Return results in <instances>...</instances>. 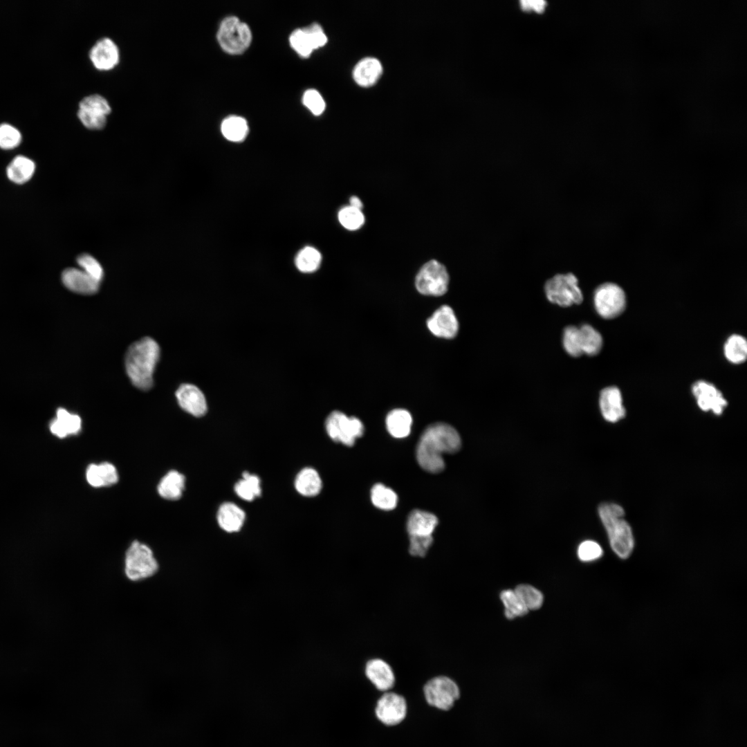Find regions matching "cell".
<instances>
[{
	"mask_svg": "<svg viewBox=\"0 0 747 747\" xmlns=\"http://www.w3.org/2000/svg\"><path fill=\"white\" fill-rule=\"evenodd\" d=\"M64 286L73 292L91 295L98 292L100 283L90 277L82 269L68 268L62 274Z\"/></svg>",
	"mask_w": 747,
	"mask_h": 747,
	"instance_id": "obj_19",
	"label": "cell"
},
{
	"mask_svg": "<svg viewBox=\"0 0 747 747\" xmlns=\"http://www.w3.org/2000/svg\"><path fill=\"white\" fill-rule=\"evenodd\" d=\"M544 292L551 303L562 307L579 304L583 300L578 279L571 273L557 274L548 279L544 285Z\"/></svg>",
	"mask_w": 747,
	"mask_h": 747,
	"instance_id": "obj_6",
	"label": "cell"
},
{
	"mask_svg": "<svg viewBox=\"0 0 747 747\" xmlns=\"http://www.w3.org/2000/svg\"><path fill=\"white\" fill-rule=\"evenodd\" d=\"M89 58L93 66L98 70H110L119 62L118 47L111 39L100 38L91 47Z\"/></svg>",
	"mask_w": 747,
	"mask_h": 747,
	"instance_id": "obj_14",
	"label": "cell"
},
{
	"mask_svg": "<svg viewBox=\"0 0 747 747\" xmlns=\"http://www.w3.org/2000/svg\"><path fill=\"white\" fill-rule=\"evenodd\" d=\"M562 344L565 351L573 357L582 355L579 327L568 326L563 332Z\"/></svg>",
	"mask_w": 747,
	"mask_h": 747,
	"instance_id": "obj_37",
	"label": "cell"
},
{
	"mask_svg": "<svg viewBox=\"0 0 747 747\" xmlns=\"http://www.w3.org/2000/svg\"><path fill=\"white\" fill-rule=\"evenodd\" d=\"M160 348L157 342L145 337L129 346L125 355V368L132 384L142 390L153 385V374L159 359Z\"/></svg>",
	"mask_w": 747,
	"mask_h": 747,
	"instance_id": "obj_2",
	"label": "cell"
},
{
	"mask_svg": "<svg viewBox=\"0 0 747 747\" xmlns=\"http://www.w3.org/2000/svg\"><path fill=\"white\" fill-rule=\"evenodd\" d=\"M221 130L227 140L232 142H239L243 140L247 136L248 126L243 118L231 116L222 122Z\"/></svg>",
	"mask_w": 747,
	"mask_h": 747,
	"instance_id": "obj_29",
	"label": "cell"
},
{
	"mask_svg": "<svg viewBox=\"0 0 747 747\" xmlns=\"http://www.w3.org/2000/svg\"><path fill=\"white\" fill-rule=\"evenodd\" d=\"M88 483L93 487L99 488L115 484L118 480L116 468L108 462L91 464L86 471Z\"/></svg>",
	"mask_w": 747,
	"mask_h": 747,
	"instance_id": "obj_21",
	"label": "cell"
},
{
	"mask_svg": "<svg viewBox=\"0 0 747 747\" xmlns=\"http://www.w3.org/2000/svg\"><path fill=\"white\" fill-rule=\"evenodd\" d=\"M78 265L82 270L93 279L101 282L104 277V270L100 262L89 254H82L77 259Z\"/></svg>",
	"mask_w": 747,
	"mask_h": 747,
	"instance_id": "obj_41",
	"label": "cell"
},
{
	"mask_svg": "<svg viewBox=\"0 0 747 747\" xmlns=\"http://www.w3.org/2000/svg\"><path fill=\"white\" fill-rule=\"evenodd\" d=\"M297 491L305 497H313L322 489V480L317 472L311 468L302 469L295 480Z\"/></svg>",
	"mask_w": 747,
	"mask_h": 747,
	"instance_id": "obj_27",
	"label": "cell"
},
{
	"mask_svg": "<svg viewBox=\"0 0 747 747\" xmlns=\"http://www.w3.org/2000/svg\"><path fill=\"white\" fill-rule=\"evenodd\" d=\"M22 135L19 129L8 122L0 123V148L11 149L21 142Z\"/></svg>",
	"mask_w": 747,
	"mask_h": 747,
	"instance_id": "obj_39",
	"label": "cell"
},
{
	"mask_svg": "<svg viewBox=\"0 0 747 747\" xmlns=\"http://www.w3.org/2000/svg\"><path fill=\"white\" fill-rule=\"evenodd\" d=\"M593 304L599 315L605 319H613L624 311L626 295L618 285L611 282L604 283L595 290Z\"/></svg>",
	"mask_w": 747,
	"mask_h": 747,
	"instance_id": "obj_8",
	"label": "cell"
},
{
	"mask_svg": "<svg viewBox=\"0 0 747 747\" xmlns=\"http://www.w3.org/2000/svg\"><path fill=\"white\" fill-rule=\"evenodd\" d=\"M365 672L369 681L379 690L387 692L395 683V675L391 665L385 660L374 658L369 660Z\"/></svg>",
	"mask_w": 747,
	"mask_h": 747,
	"instance_id": "obj_17",
	"label": "cell"
},
{
	"mask_svg": "<svg viewBox=\"0 0 747 747\" xmlns=\"http://www.w3.org/2000/svg\"><path fill=\"white\" fill-rule=\"evenodd\" d=\"M382 73V66L375 57H365L360 60L353 71V77L360 86L369 87L376 83Z\"/></svg>",
	"mask_w": 747,
	"mask_h": 747,
	"instance_id": "obj_20",
	"label": "cell"
},
{
	"mask_svg": "<svg viewBox=\"0 0 747 747\" xmlns=\"http://www.w3.org/2000/svg\"><path fill=\"white\" fill-rule=\"evenodd\" d=\"M260 483V479L257 475L244 472L242 479L235 484L234 491L242 499L251 501L261 495Z\"/></svg>",
	"mask_w": 747,
	"mask_h": 747,
	"instance_id": "obj_31",
	"label": "cell"
},
{
	"mask_svg": "<svg viewBox=\"0 0 747 747\" xmlns=\"http://www.w3.org/2000/svg\"><path fill=\"white\" fill-rule=\"evenodd\" d=\"M598 514L607 533L613 551L621 559H627L634 546L632 531L625 519V511L620 505L603 503L598 507Z\"/></svg>",
	"mask_w": 747,
	"mask_h": 747,
	"instance_id": "obj_3",
	"label": "cell"
},
{
	"mask_svg": "<svg viewBox=\"0 0 747 747\" xmlns=\"http://www.w3.org/2000/svg\"><path fill=\"white\" fill-rule=\"evenodd\" d=\"M522 8L524 10H535L536 12H542L546 6L544 1H521Z\"/></svg>",
	"mask_w": 747,
	"mask_h": 747,
	"instance_id": "obj_46",
	"label": "cell"
},
{
	"mask_svg": "<svg viewBox=\"0 0 747 747\" xmlns=\"http://www.w3.org/2000/svg\"><path fill=\"white\" fill-rule=\"evenodd\" d=\"M181 407L187 413L197 417L203 416L208 409L203 393L192 384L181 385L176 392Z\"/></svg>",
	"mask_w": 747,
	"mask_h": 747,
	"instance_id": "obj_16",
	"label": "cell"
},
{
	"mask_svg": "<svg viewBox=\"0 0 747 747\" xmlns=\"http://www.w3.org/2000/svg\"><path fill=\"white\" fill-rule=\"evenodd\" d=\"M185 479L183 474L176 470H171L160 481L158 492L167 499H178L185 488Z\"/></svg>",
	"mask_w": 747,
	"mask_h": 747,
	"instance_id": "obj_28",
	"label": "cell"
},
{
	"mask_svg": "<svg viewBox=\"0 0 747 747\" xmlns=\"http://www.w3.org/2000/svg\"><path fill=\"white\" fill-rule=\"evenodd\" d=\"M321 260L320 252L315 248L307 246L301 250L297 254L295 264L300 271L311 273L319 268Z\"/></svg>",
	"mask_w": 747,
	"mask_h": 747,
	"instance_id": "obj_35",
	"label": "cell"
},
{
	"mask_svg": "<svg viewBox=\"0 0 747 747\" xmlns=\"http://www.w3.org/2000/svg\"><path fill=\"white\" fill-rule=\"evenodd\" d=\"M406 713L405 699L397 693L386 692L377 702L376 714L385 725L398 724L405 719Z\"/></svg>",
	"mask_w": 747,
	"mask_h": 747,
	"instance_id": "obj_12",
	"label": "cell"
},
{
	"mask_svg": "<svg viewBox=\"0 0 747 747\" xmlns=\"http://www.w3.org/2000/svg\"><path fill=\"white\" fill-rule=\"evenodd\" d=\"M292 48L302 57H308L312 52L327 43L322 28L316 23L294 30L290 36Z\"/></svg>",
	"mask_w": 747,
	"mask_h": 747,
	"instance_id": "obj_11",
	"label": "cell"
},
{
	"mask_svg": "<svg viewBox=\"0 0 747 747\" xmlns=\"http://www.w3.org/2000/svg\"><path fill=\"white\" fill-rule=\"evenodd\" d=\"M526 608L530 610L538 609L543 603L542 593L529 584H519L514 589Z\"/></svg>",
	"mask_w": 747,
	"mask_h": 747,
	"instance_id": "obj_36",
	"label": "cell"
},
{
	"mask_svg": "<svg viewBox=\"0 0 747 747\" xmlns=\"http://www.w3.org/2000/svg\"><path fill=\"white\" fill-rule=\"evenodd\" d=\"M82 425L80 417L68 412L63 408L57 411L56 418L50 423L51 432L59 438H64L71 434H77Z\"/></svg>",
	"mask_w": 747,
	"mask_h": 747,
	"instance_id": "obj_24",
	"label": "cell"
},
{
	"mask_svg": "<svg viewBox=\"0 0 747 747\" xmlns=\"http://www.w3.org/2000/svg\"><path fill=\"white\" fill-rule=\"evenodd\" d=\"M350 205L361 210V208H362V203L359 198L353 196L350 199Z\"/></svg>",
	"mask_w": 747,
	"mask_h": 747,
	"instance_id": "obj_47",
	"label": "cell"
},
{
	"mask_svg": "<svg viewBox=\"0 0 747 747\" xmlns=\"http://www.w3.org/2000/svg\"><path fill=\"white\" fill-rule=\"evenodd\" d=\"M724 355L726 359L732 364H741L747 358V342L741 335L734 334L730 335L724 344Z\"/></svg>",
	"mask_w": 747,
	"mask_h": 747,
	"instance_id": "obj_32",
	"label": "cell"
},
{
	"mask_svg": "<svg viewBox=\"0 0 747 747\" xmlns=\"http://www.w3.org/2000/svg\"><path fill=\"white\" fill-rule=\"evenodd\" d=\"M427 325L434 335L440 338H454L459 331L457 318L453 310L447 305L438 308L427 320Z\"/></svg>",
	"mask_w": 747,
	"mask_h": 747,
	"instance_id": "obj_15",
	"label": "cell"
},
{
	"mask_svg": "<svg viewBox=\"0 0 747 747\" xmlns=\"http://www.w3.org/2000/svg\"><path fill=\"white\" fill-rule=\"evenodd\" d=\"M500 599L504 606V614L508 619H513L526 614L528 609L514 590H504L500 593Z\"/></svg>",
	"mask_w": 747,
	"mask_h": 747,
	"instance_id": "obj_33",
	"label": "cell"
},
{
	"mask_svg": "<svg viewBox=\"0 0 747 747\" xmlns=\"http://www.w3.org/2000/svg\"><path fill=\"white\" fill-rule=\"evenodd\" d=\"M34 161L24 155L15 156L6 169L8 178L13 183L22 184L28 181L34 174Z\"/></svg>",
	"mask_w": 747,
	"mask_h": 747,
	"instance_id": "obj_25",
	"label": "cell"
},
{
	"mask_svg": "<svg viewBox=\"0 0 747 747\" xmlns=\"http://www.w3.org/2000/svg\"><path fill=\"white\" fill-rule=\"evenodd\" d=\"M338 219L341 225L349 230L360 228L365 222V216L361 210L351 205L340 210L338 213Z\"/></svg>",
	"mask_w": 747,
	"mask_h": 747,
	"instance_id": "obj_38",
	"label": "cell"
},
{
	"mask_svg": "<svg viewBox=\"0 0 747 747\" xmlns=\"http://www.w3.org/2000/svg\"><path fill=\"white\" fill-rule=\"evenodd\" d=\"M438 524L437 517L428 512L414 510L409 515L407 531L409 535L430 536Z\"/></svg>",
	"mask_w": 747,
	"mask_h": 747,
	"instance_id": "obj_23",
	"label": "cell"
},
{
	"mask_svg": "<svg viewBox=\"0 0 747 747\" xmlns=\"http://www.w3.org/2000/svg\"><path fill=\"white\" fill-rule=\"evenodd\" d=\"M461 438L452 426L436 423L427 427L416 447V459L420 466L432 473L443 470V453H454L461 448Z\"/></svg>",
	"mask_w": 747,
	"mask_h": 747,
	"instance_id": "obj_1",
	"label": "cell"
},
{
	"mask_svg": "<svg viewBox=\"0 0 747 747\" xmlns=\"http://www.w3.org/2000/svg\"><path fill=\"white\" fill-rule=\"evenodd\" d=\"M582 354L595 356L602 349L603 340L600 333L593 326L584 324L579 327Z\"/></svg>",
	"mask_w": 747,
	"mask_h": 747,
	"instance_id": "obj_30",
	"label": "cell"
},
{
	"mask_svg": "<svg viewBox=\"0 0 747 747\" xmlns=\"http://www.w3.org/2000/svg\"><path fill=\"white\" fill-rule=\"evenodd\" d=\"M221 48L231 55L243 53L250 45L252 33L249 26L236 17L225 18L216 35Z\"/></svg>",
	"mask_w": 747,
	"mask_h": 747,
	"instance_id": "obj_4",
	"label": "cell"
},
{
	"mask_svg": "<svg viewBox=\"0 0 747 747\" xmlns=\"http://www.w3.org/2000/svg\"><path fill=\"white\" fill-rule=\"evenodd\" d=\"M325 427L332 440L347 446L353 445L356 439L364 433V425L358 418L349 417L339 411H334L328 416Z\"/></svg>",
	"mask_w": 747,
	"mask_h": 747,
	"instance_id": "obj_7",
	"label": "cell"
},
{
	"mask_svg": "<svg viewBox=\"0 0 747 747\" xmlns=\"http://www.w3.org/2000/svg\"><path fill=\"white\" fill-rule=\"evenodd\" d=\"M78 109H86L105 116L111 111L110 104L107 100L100 94H91L83 98L79 102Z\"/></svg>",
	"mask_w": 747,
	"mask_h": 747,
	"instance_id": "obj_40",
	"label": "cell"
},
{
	"mask_svg": "<svg viewBox=\"0 0 747 747\" xmlns=\"http://www.w3.org/2000/svg\"><path fill=\"white\" fill-rule=\"evenodd\" d=\"M432 542V535H409V552L412 556L423 557L426 555Z\"/></svg>",
	"mask_w": 747,
	"mask_h": 747,
	"instance_id": "obj_43",
	"label": "cell"
},
{
	"mask_svg": "<svg viewBox=\"0 0 747 747\" xmlns=\"http://www.w3.org/2000/svg\"><path fill=\"white\" fill-rule=\"evenodd\" d=\"M373 504L382 510H392L398 502L396 494L390 488L381 483L376 484L371 491Z\"/></svg>",
	"mask_w": 747,
	"mask_h": 747,
	"instance_id": "obj_34",
	"label": "cell"
},
{
	"mask_svg": "<svg viewBox=\"0 0 747 747\" xmlns=\"http://www.w3.org/2000/svg\"><path fill=\"white\" fill-rule=\"evenodd\" d=\"M599 405L602 416L609 422L616 423L625 416L622 395L616 387H607L601 391Z\"/></svg>",
	"mask_w": 747,
	"mask_h": 747,
	"instance_id": "obj_18",
	"label": "cell"
},
{
	"mask_svg": "<svg viewBox=\"0 0 747 747\" xmlns=\"http://www.w3.org/2000/svg\"><path fill=\"white\" fill-rule=\"evenodd\" d=\"M692 391L698 406L703 411H712L720 415L728 405L721 391L706 381H697L693 384Z\"/></svg>",
	"mask_w": 747,
	"mask_h": 747,
	"instance_id": "obj_13",
	"label": "cell"
},
{
	"mask_svg": "<svg viewBox=\"0 0 747 747\" xmlns=\"http://www.w3.org/2000/svg\"><path fill=\"white\" fill-rule=\"evenodd\" d=\"M302 102L315 116H319L325 109L326 104L321 94L315 89L307 90L303 95Z\"/></svg>",
	"mask_w": 747,
	"mask_h": 747,
	"instance_id": "obj_44",
	"label": "cell"
},
{
	"mask_svg": "<svg viewBox=\"0 0 747 747\" xmlns=\"http://www.w3.org/2000/svg\"><path fill=\"white\" fill-rule=\"evenodd\" d=\"M418 291L425 295L440 296L446 293L449 275L445 267L436 260L425 264L416 277Z\"/></svg>",
	"mask_w": 747,
	"mask_h": 747,
	"instance_id": "obj_10",
	"label": "cell"
},
{
	"mask_svg": "<svg viewBox=\"0 0 747 747\" xmlns=\"http://www.w3.org/2000/svg\"><path fill=\"white\" fill-rule=\"evenodd\" d=\"M602 555L601 546L596 542L586 540L582 542L578 548V556L581 561L591 562L600 558Z\"/></svg>",
	"mask_w": 747,
	"mask_h": 747,
	"instance_id": "obj_45",
	"label": "cell"
},
{
	"mask_svg": "<svg viewBox=\"0 0 747 747\" xmlns=\"http://www.w3.org/2000/svg\"><path fill=\"white\" fill-rule=\"evenodd\" d=\"M427 702L436 708L448 710L460 695L457 684L450 677L437 676L430 679L423 687Z\"/></svg>",
	"mask_w": 747,
	"mask_h": 747,
	"instance_id": "obj_9",
	"label": "cell"
},
{
	"mask_svg": "<svg viewBox=\"0 0 747 747\" xmlns=\"http://www.w3.org/2000/svg\"><path fill=\"white\" fill-rule=\"evenodd\" d=\"M77 117L82 124L89 129H101L107 123V116L89 110L78 109Z\"/></svg>",
	"mask_w": 747,
	"mask_h": 747,
	"instance_id": "obj_42",
	"label": "cell"
},
{
	"mask_svg": "<svg viewBox=\"0 0 747 747\" xmlns=\"http://www.w3.org/2000/svg\"><path fill=\"white\" fill-rule=\"evenodd\" d=\"M412 418L410 413L403 409L391 411L386 418V426L389 433L395 438L407 436L411 431Z\"/></svg>",
	"mask_w": 747,
	"mask_h": 747,
	"instance_id": "obj_26",
	"label": "cell"
},
{
	"mask_svg": "<svg viewBox=\"0 0 747 747\" xmlns=\"http://www.w3.org/2000/svg\"><path fill=\"white\" fill-rule=\"evenodd\" d=\"M245 517L244 511L232 502L223 503L217 512L219 526L229 533L239 531L243 524Z\"/></svg>",
	"mask_w": 747,
	"mask_h": 747,
	"instance_id": "obj_22",
	"label": "cell"
},
{
	"mask_svg": "<svg viewBox=\"0 0 747 747\" xmlns=\"http://www.w3.org/2000/svg\"><path fill=\"white\" fill-rule=\"evenodd\" d=\"M158 569V564L151 549L146 544L133 541L128 548L124 558V572L133 581L151 577Z\"/></svg>",
	"mask_w": 747,
	"mask_h": 747,
	"instance_id": "obj_5",
	"label": "cell"
}]
</instances>
